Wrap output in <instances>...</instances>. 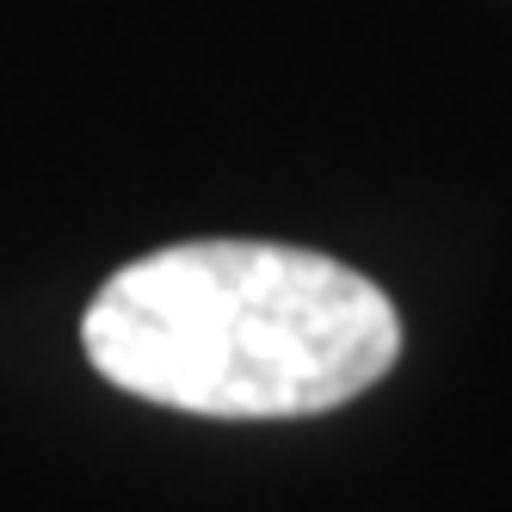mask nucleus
<instances>
[{"label": "nucleus", "mask_w": 512, "mask_h": 512, "mask_svg": "<svg viewBox=\"0 0 512 512\" xmlns=\"http://www.w3.org/2000/svg\"><path fill=\"white\" fill-rule=\"evenodd\" d=\"M93 371L204 420H303L364 395L401 358L383 290L309 247L179 241L118 266L87 303Z\"/></svg>", "instance_id": "1"}]
</instances>
